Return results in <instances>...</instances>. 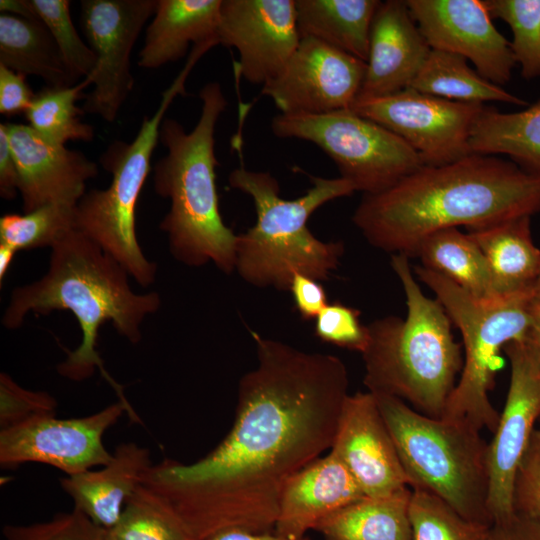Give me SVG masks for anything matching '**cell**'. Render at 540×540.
I'll return each mask as SVG.
<instances>
[{
    "instance_id": "cell-1",
    "label": "cell",
    "mask_w": 540,
    "mask_h": 540,
    "mask_svg": "<svg viewBox=\"0 0 540 540\" xmlns=\"http://www.w3.org/2000/svg\"><path fill=\"white\" fill-rule=\"evenodd\" d=\"M251 334L257 365L239 381L228 434L196 462L166 458L142 478L201 540L275 528L283 487L331 448L349 395L337 356Z\"/></svg>"
},
{
    "instance_id": "cell-2",
    "label": "cell",
    "mask_w": 540,
    "mask_h": 540,
    "mask_svg": "<svg viewBox=\"0 0 540 540\" xmlns=\"http://www.w3.org/2000/svg\"><path fill=\"white\" fill-rule=\"evenodd\" d=\"M540 211V178L512 161L472 153L424 165L390 188L363 194L352 222L373 247L415 257L434 232L476 229Z\"/></svg>"
},
{
    "instance_id": "cell-3",
    "label": "cell",
    "mask_w": 540,
    "mask_h": 540,
    "mask_svg": "<svg viewBox=\"0 0 540 540\" xmlns=\"http://www.w3.org/2000/svg\"><path fill=\"white\" fill-rule=\"evenodd\" d=\"M47 272L39 280L16 287L2 317L7 329L19 328L29 312L47 315L68 310L77 319L82 340L57 366L58 373L83 381L99 369L119 400L131 406L122 387L104 369L97 352L99 329L110 321L129 342L141 341V325L161 304L157 292L135 293L124 267L90 238L72 228L50 247Z\"/></svg>"
},
{
    "instance_id": "cell-4",
    "label": "cell",
    "mask_w": 540,
    "mask_h": 540,
    "mask_svg": "<svg viewBox=\"0 0 540 540\" xmlns=\"http://www.w3.org/2000/svg\"><path fill=\"white\" fill-rule=\"evenodd\" d=\"M201 114L187 132L177 120L165 117L159 141L167 154L153 168L155 192L170 200L160 223L169 249L179 262L199 267L212 262L226 274L235 271L237 235L221 216L216 187L215 127L227 100L218 82L199 92Z\"/></svg>"
},
{
    "instance_id": "cell-5",
    "label": "cell",
    "mask_w": 540,
    "mask_h": 540,
    "mask_svg": "<svg viewBox=\"0 0 540 540\" xmlns=\"http://www.w3.org/2000/svg\"><path fill=\"white\" fill-rule=\"evenodd\" d=\"M391 267L403 287L407 314L367 325L363 383L371 393L397 397L423 415L442 418L462 371L461 345L442 304L423 294L408 257L392 255Z\"/></svg>"
},
{
    "instance_id": "cell-6",
    "label": "cell",
    "mask_w": 540,
    "mask_h": 540,
    "mask_svg": "<svg viewBox=\"0 0 540 540\" xmlns=\"http://www.w3.org/2000/svg\"><path fill=\"white\" fill-rule=\"evenodd\" d=\"M310 179L312 187L289 200L280 196L279 183L268 172L241 166L230 173V186L247 194L256 210L255 225L237 235L235 249V271L248 284L289 290L296 273L323 281L338 267L344 243L318 239L307 222L318 208L356 188L342 177Z\"/></svg>"
},
{
    "instance_id": "cell-7",
    "label": "cell",
    "mask_w": 540,
    "mask_h": 540,
    "mask_svg": "<svg viewBox=\"0 0 540 540\" xmlns=\"http://www.w3.org/2000/svg\"><path fill=\"white\" fill-rule=\"evenodd\" d=\"M411 489L430 492L464 518L491 525L488 443L464 420L433 418L374 394Z\"/></svg>"
},
{
    "instance_id": "cell-8",
    "label": "cell",
    "mask_w": 540,
    "mask_h": 540,
    "mask_svg": "<svg viewBox=\"0 0 540 540\" xmlns=\"http://www.w3.org/2000/svg\"><path fill=\"white\" fill-rule=\"evenodd\" d=\"M202 55L199 50L191 51L182 71L162 92L155 113L143 118L132 142L116 140L102 153L99 162L112 175L111 184L86 192L75 208L74 228L118 261L143 287L155 281L157 265L146 258L137 240L136 205L151 170L165 113L177 95L185 94V80Z\"/></svg>"
},
{
    "instance_id": "cell-9",
    "label": "cell",
    "mask_w": 540,
    "mask_h": 540,
    "mask_svg": "<svg viewBox=\"0 0 540 540\" xmlns=\"http://www.w3.org/2000/svg\"><path fill=\"white\" fill-rule=\"evenodd\" d=\"M415 273L435 294L463 338V367L442 418L464 420L494 433L500 414L489 400L502 366L500 351L523 338L532 326V293L493 301L479 300L446 277L416 266Z\"/></svg>"
},
{
    "instance_id": "cell-10",
    "label": "cell",
    "mask_w": 540,
    "mask_h": 540,
    "mask_svg": "<svg viewBox=\"0 0 540 540\" xmlns=\"http://www.w3.org/2000/svg\"><path fill=\"white\" fill-rule=\"evenodd\" d=\"M279 138L312 142L336 164L356 191H384L424 166L402 138L352 109L324 114H278L271 122Z\"/></svg>"
},
{
    "instance_id": "cell-11",
    "label": "cell",
    "mask_w": 540,
    "mask_h": 540,
    "mask_svg": "<svg viewBox=\"0 0 540 540\" xmlns=\"http://www.w3.org/2000/svg\"><path fill=\"white\" fill-rule=\"evenodd\" d=\"M486 107L406 88L382 97L357 99L351 109L402 138L424 165L439 166L473 153L471 134Z\"/></svg>"
},
{
    "instance_id": "cell-12",
    "label": "cell",
    "mask_w": 540,
    "mask_h": 540,
    "mask_svg": "<svg viewBox=\"0 0 540 540\" xmlns=\"http://www.w3.org/2000/svg\"><path fill=\"white\" fill-rule=\"evenodd\" d=\"M503 351L510 361V382L487 453L488 510L493 522L514 513L516 472L540 418V343L530 329Z\"/></svg>"
},
{
    "instance_id": "cell-13",
    "label": "cell",
    "mask_w": 540,
    "mask_h": 540,
    "mask_svg": "<svg viewBox=\"0 0 540 540\" xmlns=\"http://www.w3.org/2000/svg\"><path fill=\"white\" fill-rule=\"evenodd\" d=\"M123 413L132 422H141L133 408L119 400L85 417L58 419L45 415L1 429L0 465L14 468L36 462L56 467L67 476L103 466L112 458L103 436Z\"/></svg>"
},
{
    "instance_id": "cell-14",
    "label": "cell",
    "mask_w": 540,
    "mask_h": 540,
    "mask_svg": "<svg viewBox=\"0 0 540 540\" xmlns=\"http://www.w3.org/2000/svg\"><path fill=\"white\" fill-rule=\"evenodd\" d=\"M81 27L97 64L82 109L113 122L134 86L130 55L157 0H82Z\"/></svg>"
},
{
    "instance_id": "cell-15",
    "label": "cell",
    "mask_w": 540,
    "mask_h": 540,
    "mask_svg": "<svg viewBox=\"0 0 540 540\" xmlns=\"http://www.w3.org/2000/svg\"><path fill=\"white\" fill-rule=\"evenodd\" d=\"M366 62L310 37L301 38L280 74L262 86L282 114H324L351 109Z\"/></svg>"
},
{
    "instance_id": "cell-16",
    "label": "cell",
    "mask_w": 540,
    "mask_h": 540,
    "mask_svg": "<svg viewBox=\"0 0 540 540\" xmlns=\"http://www.w3.org/2000/svg\"><path fill=\"white\" fill-rule=\"evenodd\" d=\"M217 40L238 51V75L263 86L280 74L301 40L296 2L222 0Z\"/></svg>"
},
{
    "instance_id": "cell-17",
    "label": "cell",
    "mask_w": 540,
    "mask_h": 540,
    "mask_svg": "<svg viewBox=\"0 0 540 540\" xmlns=\"http://www.w3.org/2000/svg\"><path fill=\"white\" fill-rule=\"evenodd\" d=\"M409 12L431 49L458 54L502 86L516 64L510 43L495 28L484 1L407 0Z\"/></svg>"
},
{
    "instance_id": "cell-18",
    "label": "cell",
    "mask_w": 540,
    "mask_h": 540,
    "mask_svg": "<svg viewBox=\"0 0 540 540\" xmlns=\"http://www.w3.org/2000/svg\"><path fill=\"white\" fill-rule=\"evenodd\" d=\"M330 452L365 496H388L409 487L392 436L369 391L347 396Z\"/></svg>"
},
{
    "instance_id": "cell-19",
    "label": "cell",
    "mask_w": 540,
    "mask_h": 540,
    "mask_svg": "<svg viewBox=\"0 0 540 540\" xmlns=\"http://www.w3.org/2000/svg\"><path fill=\"white\" fill-rule=\"evenodd\" d=\"M18 171L24 213L48 204L76 207L98 166L80 151L41 136L29 125L5 123Z\"/></svg>"
},
{
    "instance_id": "cell-20",
    "label": "cell",
    "mask_w": 540,
    "mask_h": 540,
    "mask_svg": "<svg viewBox=\"0 0 540 540\" xmlns=\"http://www.w3.org/2000/svg\"><path fill=\"white\" fill-rule=\"evenodd\" d=\"M430 51L406 2L381 1L371 26L366 72L357 99L409 88Z\"/></svg>"
},
{
    "instance_id": "cell-21",
    "label": "cell",
    "mask_w": 540,
    "mask_h": 540,
    "mask_svg": "<svg viewBox=\"0 0 540 540\" xmlns=\"http://www.w3.org/2000/svg\"><path fill=\"white\" fill-rule=\"evenodd\" d=\"M364 496L345 465L329 452L286 482L275 532L289 538H303L323 519Z\"/></svg>"
},
{
    "instance_id": "cell-22",
    "label": "cell",
    "mask_w": 540,
    "mask_h": 540,
    "mask_svg": "<svg viewBox=\"0 0 540 540\" xmlns=\"http://www.w3.org/2000/svg\"><path fill=\"white\" fill-rule=\"evenodd\" d=\"M152 464L149 449L134 442L122 443L101 469L66 476L60 479V485L75 509L109 529L119 520L128 498L142 484Z\"/></svg>"
},
{
    "instance_id": "cell-23",
    "label": "cell",
    "mask_w": 540,
    "mask_h": 540,
    "mask_svg": "<svg viewBox=\"0 0 540 540\" xmlns=\"http://www.w3.org/2000/svg\"><path fill=\"white\" fill-rule=\"evenodd\" d=\"M222 0H157L137 64L157 69L181 59L189 45L215 43Z\"/></svg>"
},
{
    "instance_id": "cell-24",
    "label": "cell",
    "mask_w": 540,
    "mask_h": 540,
    "mask_svg": "<svg viewBox=\"0 0 540 540\" xmlns=\"http://www.w3.org/2000/svg\"><path fill=\"white\" fill-rule=\"evenodd\" d=\"M530 219L516 217L467 230L488 262L494 290L500 298L534 295L540 277V250L532 240Z\"/></svg>"
},
{
    "instance_id": "cell-25",
    "label": "cell",
    "mask_w": 540,
    "mask_h": 540,
    "mask_svg": "<svg viewBox=\"0 0 540 540\" xmlns=\"http://www.w3.org/2000/svg\"><path fill=\"white\" fill-rule=\"evenodd\" d=\"M301 38L310 37L364 62L379 0H295Z\"/></svg>"
},
{
    "instance_id": "cell-26",
    "label": "cell",
    "mask_w": 540,
    "mask_h": 540,
    "mask_svg": "<svg viewBox=\"0 0 540 540\" xmlns=\"http://www.w3.org/2000/svg\"><path fill=\"white\" fill-rule=\"evenodd\" d=\"M411 488L382 497L364 496L323 519L314 530L324 540H412Z\"/></svg>"
},
{
    "instance_id": "cell-27",
    "label": "cell",
    "mask_w": 540,
    "mask_h": 540,
    "mask_svg": "<svg viewBox=\"0 0 540 540\" xmlns=\"http://www.w3.org/2000/svg\"><path fill=\"white\" fill-rule=\"evenodd\" d=\"M0 65L48 86H73L57 45L38 18L0 14Z\"/></svg>"
},
{
    "instance_id": "cell-28",
    "label": "cell",
    "mask_w": 540,
    "mask_h": 540,
    "mask_svg": "<svg viewBox=\"0 0 540 540\" xmlns=\"http://www.w3.org/2000/svg\"><path fill=\"white\" fill-rule=\"evenodd\" d=\"M470 148L478 154L507 155L540 178V100L513 113L487 106L473 128Z\"/></svg>"
},
{
    "instance_id": "cell-29",
    "label": "cell",
    "mask_w": 540,
    "mask_h": 540,
    "mask_svg": "<svg viewBox=\"0 0 540 540\" xmlns=\"http://www.w3.org/2000/svg\"><path fill=\"white\" fill-rule=\"evenodd\" d=\"M415 257L420 258L423 267L446 277L476 299H500L483 252L458 228L443 229L427 236L419 244Z\"/></svg>"
},
{
    "instance_id": "cell-30",
    "label": "cell",
    "mask_w": 540,
    "mask_h": 540,
    "mask_svg": "<svg viewBox=\"0 0 540 540\" xmlns=\"http://www.w3.org/2000/svg\"><path fill=\"white\" fill-rule=\"evenodd\" d=\"M432 96L468 103L496 101L528 106V103L482 77L467 59L451 52L431 49L410 87Z\"/></svg>"
},
{
    "instance_id": "cell-31",
    "label": "cell",
    "mask_w": 540,
    "mask_h": 540,
    "mask_svg": "<svg viewBox=\"0 0 540 540\" xmlns=\"http://www.w3.org/2000/svg\"><path fill=\"white\" fill-rule=\"evenodd\" d=\"M107 540H201L174 507L141 484L128 498Z\"/></svg>"
},
{
    "instance_id": "cell-32",
    "label": "cell",
    "mask_w": 540,
    "mask_h": 540,
    "mask_svg": "<svg viewBox=\"0 0 540 540\" xmlns=\"http://www.w3.org/2000/svg\"><path fill=\"white\" fill-rule=\"evenodd\" d=\"M90 82L84 79L73 86L46 85L37 93L26 111L28 125L49 141L65 145L68 141L91 142L95 131L93 126L81 120L85 114L76 105L85 98V87Z\"/></svg>"
},
{
    "instance_id": "cell-33",
    "label": "cell",
    "mask_w": 540,
    "mask_h": 540,
    "mask_svg": "<svg viewBox=\"0 0 540 540\" xmlns=\"http://www.w3.org/2000/svg\"><path fill=\"white\" fill-rule=\"evenodd\" d=\"M412 540H483L488 527L468 520L436 495L411 489Z\"/></svg>"
},
{
    "instance_id": "cell-34",
    "label": "cell",
    "mask_w": 540,
    "mask_h": 540,
    "mask_svg": "<svg viewBox=\"0 0 540 540\" xmlns=\"http://www.w3.org/2000/svg\"><path fill=\"white\" fill-rule=\"evenodd\" d=\"M75 208L48 204L24 214H5L0 218V243L16 251L51 247L74 228Z\"/></svg>"
},
{
    "instance_id": "cell-35",
    "label": "cell",
    "mask_w": 540,
    "mask_h": 540,
    "mask_svg": "<svg viewBox=\"0 0 540 540\" xmlns=\"http://www.w3.org/2000/svg\"><path fill=\"white\" fill-rule=\"evenodd\" d=\"M492 18L511 28V51L521 66V75L530 80L540 76V0H484Z\"/></svg>"
},
{
    "instance_id": "cell-36",
    "label": "cell",
    "mask_w": 540,
    "mask_h": 540,
    "mask_svg": "<svg viewBox=\"0 0 540 540\" xmlns=\"http://www.w3.org/2000/svg\"><path fill=\"white\" fill-rule=\"evenodd\" d=\"M38 19L47 27L61 54L70 77L76 83L89 78L97 64L94 52L78 34L67 0H29Z\"/></svg>"
},
{
    "instance_id": "cell-37",
    "label": "cell",
    "mask_w": 540,
    "mask_h": 540,
    "mask_svg": "<svg viewBox=\"0 0 540 540\" xmlns=\"http://www.w3.org/2000/svg\"><path fill=\"white\" fill-rule=\"evenodd\" d=\"M2 533L5 540H107V529L75 508L44 522L7 524Z\"/></svg>"
},
{
    "instance_id": "cell-38",
    "label": "cell",
    "mask_w": 540,
    "mask_h": 540,
    "mask_svg": "<svg viewBox=\"0 0 540 540\" xmlns=\"http://www.w3.org/2000/svg\"><path fill=\"white\" fill-rule=\"evenodd\" d=\"M360 311L340 301L329 302L315 318L314 334L322 342L357 351L368 345L367 325L360 320Z\"/></svg>"
},
{
    "instance_id": "cell-39",
    "label": "cell",
    "mask_w": 540,
    "mask_h": 540,
    "mask_svg": "<svg viewBox=\"0 0 540 540\" xmlns=\"http://www.w3.org/2000/svg\"><path fill=\"white\" fill-rule=\"evenodd\" d=\"M56 399L45 391H31L17 384L7 373L0 374L1 429L35 417L55 415Z\"/></svg>"
},
{
    "instance_id": "cell-40",
    "label": "cell",
    "mask_w": 540,
    "mask_h": 540,
    "mask_svg": "<svg viewBox=\"0 0 540 540\" xmlns=\"http://www.w3.org/2000/svg\"><path fill=\"white\" fill-rule=\"evenodd\" d=\"M513 507L514 511L540 523V428L534 430L518 466Z\"/></svg>"
},
{
    "instance_id": "cell-41",
    "label": "cell",
    "mask_w": 540,
    "mask_h": 540,
    "mask_svg": "<svg viewBox=\"0 0 540 540\" xmlns=\"http://www.w3.org/2000/svg\"><path fill=\"white\" fill-rule=\"evenodd\" d=\"M25 75L0 65V113L14 116L26 113L35 93L26 81Z\"/></svg>"
},
{
    "instance_id": "cell-42",
    "label": "cell",
    "mask_w": 540,
    "mask_h": 540,
    "mask_svg": "<svg viewBox=\"0 0 540 540\" xmlns=\"http://www.w3.org/2000/svg\"><path fill=\"white\" fill-rule=\"evenodd\" d=\"M294 307L304 320H315L329 303L324 286L316 279L296 273L291 279L289 290Z\"/></svg>"
},
{
    "instance_id": "cell-43",
    "label": "cell",
    "mask_w": 540,
    "mask_h": 540,
    "mask_svg": "<svg viewBox=\"0 0 540 540\" xmlns=\"http://www.w3.org/2000/svg\"><path fill=\"white\" fill-rule=\"evenodd\" d=\"M483 540H540V523L514 511L510 516L494 521Z\"/></svg>"
},
{
    "instance_id": "cell-44",
    "label": "cell",
    "mask_w": 540,
    "mask_h": 540,
    "mask_svg": "<svg viewBox=\"0 0 540 540\" xmlns=\"http://www.w3.org/2000/svg\"><path fill=\"white\" fill-rule=\"evenodd\" d=\"M18 171L11 150L5 123L0 124V196L5 200L16 197L18 190Z\"/></svg>"
},
{
    "instance_id": "cell-45",
    "label": "cell",
    "mask_w": 540,
    "mask_h": 540,
    "mask_svg": "<svg viewBox=\"0 0 540 540\" xmlns=\"http://www.w3.org/2000/svg\"><path fill=\"white\" fill-rule=\"evenodd\" d=\"M210 540H309L308 537L303 538H289L276 532L274 534L270 532H250L240 529H230L222 531Z\"/></svg>"
},
{
    "instance_id": "cell-46",
    "label": "cell",
    "mask_w": 540,
    "mask_h": 540,
    "mask_svg": "<svg viewBox=\"0 0 540 540\" xmlns=\"http://www.w3.org/2000/svg\"><path fill=\"white\" fill-rule=\"evenodd\" d=\"M1 13H8L26 18H37L29 0H1Z\"/></svg>"
},
{
    "instance_id": "cell-47",
    "label": "cell",
    "mask_w": 540,
    "mask_h": 540,
    "mask_svg": "<svg viewBox=\"0 0 540 540\" xmlns=\"http://www.w3.org/2000/svg\"><path fill=\"white\" fill-rule=\"evenodd\" d=\"M16 253L13 248L0 243V281L5 277Z\"/></svg>"
},
{
    "instance_id": "cell-48",
    "label": "cell",
    "mask_w": 540,
    "mask_h": 540,
    "mask_svg": "<svg viewBox=\"0 0 540 540\" xmlns=\"http://www.w3.org/2000/svg\"><path fill=\"white\" fill-rule=\"evenodd\" d=\"M531 333L540 343V301L535 300L532 309Z\"/></svg>"
},
{
    "instance_id": "cell-49",
    "label": "cell",
    "mask_w": 540,
    "mask_h": 540,
    "mask_svg": "<svg viewBox=\"0 0 540 540\" xmlns=\"http://www.w3.org/2000/svg\"><path fill=\"white\" fill-rule=\"evenodd\" d=\"M533 293H534L535 300L540 301V277L538 278L534 286Z\"/></svg>"
}]
</instances>
